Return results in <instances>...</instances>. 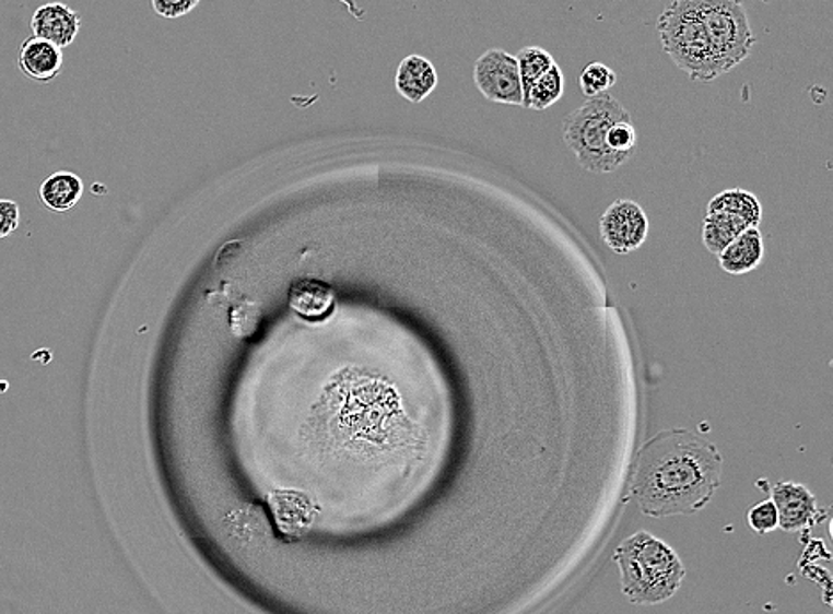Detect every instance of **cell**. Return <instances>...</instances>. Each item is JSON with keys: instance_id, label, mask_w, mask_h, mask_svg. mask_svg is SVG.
I'll list each match as a JSON object with an SVG mask.
<instances>
[{"instance_id": "277c9868", "label": "cell", "mask_w": 833, "mask_h": 614, "mask_svg": "<svg viewBox=\"0 0 833 614\" xmlns=\"http://www.w3.org/2000/svg\"><path fill=\"white\" fill-rule=\"evenodd\" d=\"M658 33L664 52L693 82H713L721 76L699 0H673L658 19Z\"/></svg>"}, {"instance_id": "d6986e66", "label": "cell", "mask_w": 833, "mask_h": 614, "mask_svg": "<svg viewBox=\"0 0 833 614\" xmlns=\"http://www.w3.org/2000/svg\"><path fill=\"white\" fill-rule=\"evenodd\" d=\"M579 87L587 98L607 95L608 91L619 82L615 70H611L605 62H590L578 76Z\"/></svg>"}, {"instance_id": "2e32d148", "label": "cell", "mask_w": 833, "mask_h": 614, "mask_svg": "<svg viewBox=\"0 0 833 614\" xmlns=\"http://www.w3.org/2000/svg\"><path fill=\"white\" fill-rule=\"evenodd\" d=\"M715 212L732 213L736 217L743 219L749 227H758L761 217H763V209H761L759 199L752 192L741 189L724 190L711 199L709 204H707V213Z\"/></svg>"}, {"instance_id": "8fae6325", "label": "cell", "mask_w": 833, "mask_h": 614, "mask_svg": "<svg viewBox=\"0 0 833 614\" xmlns=\"http://www.w3.org/2000/svg\"><path fill=\"white\" fill-rule=\"evenodd\" d=\"M439 82L436 67L426 57L411 54L400 61L395 75L398 95L411 104H420L434 93Z\"/></svg>"}, {"instance_id": "4fadbf2b", "label": "cell", "mask_w": 833, "mask_h": 614, "mask_svg": "<svg viewBox=\"0 0 833 614\" xmlns=\"http://www.w3.org/2000/svg\"><path fill=\"white\" fill-rule=\"evenodd\" d=\"M38 194L39 201L50 212H68V210L75 209L77 203L84 196V184L75 173L57 170L43 181Z\"/></svg>"}, {"instance_id": "7c38bea8", "label": "cell", "mask_w": 833, "mask_h": 614, "mask_svg": "<svg viewBox=\"0 0 833 614\" xmlns=\"http://www.w3.org/2000/svg\"><path fill=\"white\" fill-rule=\"evenodd\" d=\"M764 258L763 235L758 227L744 229L718 255L721 269L727 274L743 275L758 269Z\"/></svg>"}, {"instance_id": "30bf717a", "label": "cell", "mask_w": 833, "mask_h": 614, "mask_svg": "<svg viewBox=\"0 0 833 614\" xmlns=\"http://www.w3.org/2000/svg\"><path fill=\"white\" fill-rule=\"evenodd\" d=\"M62 62H64V56L61 48H57L45 39L33 36V38L24 39L20 45V71L38 84L56 81L57 76L61 75Z\"/></svg>"}, {"instance_id": "7402d4cb", "label": "cell", "mask_w": 833, "mask_h": 614, "mask_svg": "<svg viewBox=\"0 0 833 614\" xmlns=\"http://www.w3.org/2000/svg\"><path fill=\"white\" fill-rule=\"evenodd\" d=\"M260 320V311L258 306L253 303L238 304L232 311V329L238 338L251 334L255 331Z\"/></svg>"}, {"instance_id": "5b68a950", "label": "cell", "mask_w": 833, "mask_h": 614, "mask_svg": "<svg viewBox=\"0 0 833 614\" xmlns=\"http://www.w3.org/2000/svg\"><path fill=\"white\" fill-rule=\"evenodd\" d=\"M711 50L721 75L749 59L755 45L743 0H699Z\"/></svg>"}, {"instance_id": "ac0fdd59", "label": "cell", "mask_w": 833, "mask_h": 614, "mask_svg": "<svg viewBox=\"0 0 833 614\" xmlns=\"http://www.w3.org/2000/svg\"><path fill=\"white\" fill-rule=\"evenodd\" d=\"M516 59L519 76H521L523 99H525L528 91L531 90V85L536 84L540 76L544 75L545 71L550 70L556 61L545 48L536 47V45L521 48L517 52Z\"/></svg>"}, {"instance_id": "ffe728a7", "label": "cell", "mask_w": 833, "mask_h": 614, "mask_svg": "<svg viewBox=\"0 0 833 614\" xmlns=\"http://www.w3.org/2000/svg\"><path fill=\"white\" fill-rule=\"evenodd\" d=\"M608 146H610L611 152L621 155L625 162L635 155L636 146H638V135H636V130L633 123H631V119L619 121V123L610 128V132H608Z\"/></svg>"}, {"instance_id": "9c48e42d", "label": "cell", "mask_w": 833, "mask_h": 614, "mask_svg": "<svg viewBox=\"0 0 833 614\" xmlns=\"http://www.w3.org/2000/svg\"><path fill=\"white\" fill-rule=\"evenodd\" d=\"M81 14L62 2L39 5L31 19V28L36 38L52 43L57 48L70 47L81 31Z\"/></svg>"}, {"instance_id": "8992f818", "label": "cell", "mask_w": 833, "mask_h": 614, "mask_svg": "<svg viewBox=\"0 0 833 614\" xmlns=\"http://www.w3.org/2000/svg\"><path fill=\"white\" fill-rule=\"evenodd\" d=\"M473 81L489 102L523 107L521 76L514 54L502 48L485 50L474 62Z\"/></svg>"}, {"instance_id": "5bb4252c", "label": "cell", "mask_w": 833, "mask_h": 614, "mask_svg": "<svg viewBox=\"0 0 833 614\" xmlns=\"http://www.w3.org/2000/svg\"><path fill=\"white\" fill-rule=\"evenodd\" d=\"M335 303V294L320 281L303 280L290 292V306L306 318H322Z\"/></svg>"}, {"instance_id": "52a82bcc", "label": "cell", "mask_w": 833, "mask_h": 614, "mask_svg": "<svg viewBox=\"0 0 833 614\" xmlns=\"http://www.w3.org/2000/svg\"><path fill=\"white\" fill-rule=\"evenodd\" d=\"M602 241L615 255H630L644 246L649 235V219L631 199H619L602 213L599 223Z\"/></svg>"}, {"instance_id": "603a6c76", "label": "cell", "mask_w": 833, "mask_h": 614, "mask_svg": "<svg viewBox=\"0 0 833 614\" xmlns=\"http://www.w3.org/2000/svg\"><path fill=\"white\" fill-rule=\"evenodd\" d=\"M201 0H152L153 11L162 19H181L192 13Z\"/></svg>"}, {"instance_id": "cb8c5ba5", "label": "cell", "mask_w": 833, "mask_h": 614, "mask_svg": "<svg viewBox=\"0 0 833 614\" xmlns=\"http://www.w3.org/2000/svg\"><path fill=\"white\" fill-rule=\"evenodd\" d=\"M20 226V206L11 199H0V240L13 235Z\"/></svg>"}, {"instance_id": "7a4b0ae2", "label": "cell", "mask_w": 833, "mask_h": 614, "mask_svg": "<svg viewBox=\"0 0 833 614\" xmlns=\"http://www.w3.org/2000/svg\"><path fill=\"white\" fill-rule=\"evenodd\" d=\"M613 559L621 570L622 591L635 605L670 601L687 574L679 554L649 531H638L625 539Z\"/></svg>"}, {"instance_id": "ba28073f", "label": "cell", "mask_w": 833, "mask_h": 614, "mask_svg": "<svg viewBox=\"0 0 833 614\" xmlns=\"http://www.w3.org/2000/svg\"><path fill=\"white\" fill-rule=\"evenodd\" d=\"M772 501L777 506L778 528L787 533L809 530L820 520L814 494L800 483H777L772 491Z\"/></svg>"}, {"instance_id": "44dd1931", "label": "cell", "mask_w": 833, "mask_h": 614, "mask_svg": "<svg viewBox=\"0 0 833 614\" xmlns=\"http://www.w3.org/2000/svg\"><path fill=\"white\" fill-rule=\"evenodd\" d=\"M749 526L758 534H767L778 528V511L777 506L773 505L772 499L767 501L758 503L752 506V510L749 511Z\"/></svg>"}, {"instance_id": "9a60e30c", "label": "cell", "mask_w": 833, "mask_h": 614, "mask_svg": "<svg viewBox=\"0 0 833 614\" xmlns=\"http://www.w3.org/2000/svg\"><path fill=\"white\" fill-rule=\"evenodd\" d=\"M744 229H749V224L732 213H707L706 219H704V226H702V240H704L707 251L718 256Z\"/></svg>"}, {"instance_id": "e0dca14e", "label": "cell", "mask_w": 833, "mask_h": 614, "mask_svg": "<svg viewBox=\"0 0 833 614\" xmlns=\"http://www.w3.org/2000/svg\"><path fill=\"white\" fill-rule=\"evenodd\" d=\"M565 91V76L562 68L554 62L523 99V107L531 110H548L562 99Z\"/></svg>"}, {"instance_id": "3957f363", "label": "cell", "mask_w": 833, "mask_h": 614, "mask_svg": "<svg viewBox=\"0 0 833 614\" xmlns=\"http://www.w3.org/2000/svg\"><path fill=\"white\" fill-rule=\"evenodd\" d=\"M627 119L631 116L624 105L608 93L587 98L579 109L568 114L564 121V141L583 169L605 175L624 164V158L608 146V132L613 125Z\"/></svg>"}, {"instance_id": "6da1fadb", "label": "cell", "mask_w": 833, "mask_h": 614, "mask_svg": "<svg viewBox=\"0 0 833 614\" xmlns=\"http://www.w3.org/2000/svg\"><path fill=\"white\" fill-rule=\"evenodd\" d=\"M724 459L709 439L667 430L645 442L633 471L631 496L654 519L693 516L709 505L721 485Z\"/></svg>"}]
</instances>
